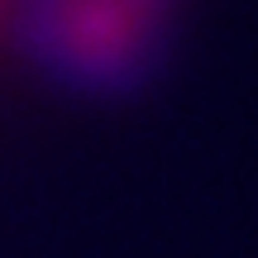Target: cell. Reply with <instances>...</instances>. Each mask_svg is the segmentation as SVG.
Returning a JSON list of instances; mask_svg holds the SVG:
<instances>
[{"mask_svg": "<svg viewBox=\"0 0 258 258\" xmlns=\"http://www.w3.org/2000/svg\"><path fill=\"white\" fill-rule=\"evenodd\" d=\"M172 0H43L38 38L82 77H115L148 53Z\"/></svg>", "mask_w": 258, "mask_h": 258, "instance_id": "1", "label": "cell"}]
</instances>
